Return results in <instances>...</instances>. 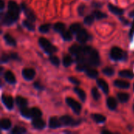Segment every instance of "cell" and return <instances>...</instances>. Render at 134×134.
Returning a JSON list of instances; mask_svg holds the SVG:
<instances>
[{
  "label": "cell",
  "mask_w": 134,
  "mask_h": 134,
  "mask_svg": "<svg viewBox=\"0 0 134 134\" xmlns=\"http://www.w3.org/2000/svg\"><path fill=\"white\" fill-rule=\"evenodd\" d=\"M69 53L75 57L76 70L79 71H85L90 67H98L100 64L98 51L90 46L73 45L69 48Z\"/></svg>",
  "instance_id": "obj_1"
},
{
  "label": "cell",
  "mask_w": 134,
  "mask_h": 134,
  "mask_svg": "<svg viewBox=\"0 0 134 134\" xmlns=\"http://www.w3.org/2000/svg\"><path fill=\"white\" fill-rule=\"evenodd\" d=\"M38 44L40 46V47L44 50V52L46 54H53L54 53H56L57 51V48L56 46H54L48 39H46V38H38Z\"/></svg>",
  "instance_id": "obj_2"
},
{
  "label": "cell",
  "mask_w": 134,
  "mask_h": 134,
  "mask_svg": "<svg viewBox=\"0 0 134 134\" xmlns=\"http://www.w3.org/2000/svg\"><path fill=\"white\" fill-rule=\"evenodd\" d=\"M110 57L113 60H127V53L124 52L121 48L118 46H114L111 48L110 51Z\"/></svg>",
  "instance_id": "obj_3"
},
{
  "label": "cell",
  "mask_w": 134,
  "mask_h": 134,
  "mask_svg": "<svg viewBox=\"0 0 134 134\" xmlns=\"http://www.w3.org/2000/svg\"><path fill=\"white\" fill-rule=\"evenodd\" d=\"M19 18L18 15H16L14 13H13L10 11H7V13H5V14L2 16V24L4 25H12L13 24H14Z\"/></svg>",
  "instance_id": "obj_4"
},
{
  "label": "cell",
  "mask_w": 134,
  "mask_h": 134,
  "mask_svg": "<svg viewBox=\"0 0 134 134\" xmlns=\"http://www.w3.org/2000/svg\"><path fill=\"white\" fill-rule=\"evenodd\" d=\"M92 39V35L84 28H82L76 34V40L80 43H86Z\"/></svg>",
  "instance_id": "obj_5"
},
{
  "label": "cell",
  "mask_w": 134,
  "mask_h": 134,
  "mask_svg": "<svg viewBox=\"0 0 134 134\" xmlns=\"http://www.w3.org/2000/svg\"><path fill=\"white\" fill-rule=\"evenodd\" d=\"M66 104L72 109V111L77 114V115H79L81 111H82V105L78 102L76 101L75 99L71 98V97H67L66 98Z\"/></svg>",
  "instance_id": "obj_6"
},
{
  "label": "cell",
  "mask_w": 134,
  "mask_h": 134,
  "mask_svg": "<svg viewBox=\"0 0 134 134\" xmlns=\"http://www.w3.org/2000/svg\"><path fill=\"white\" fill-rule=\"evenodd\" d=\"M60 122H62V124L64 126H78L79 125L81 122H82V120L81 119H79V120H75L72 117L69 116V115H63L60 118Z\"/></svg>",
  "instance_id": "obj_7"
},
{
  "label": "cell",
  "mask_w": 134,
  "mask_h": 134,
  "mask_svg": "<svg viewBox=\"0 0 134 134\" xmlns=\"http://www.w3.org/2000/svg\"><path fill=\"white\" fill-rule=\"evenodd\" d=\"M20 7H21V9L23 10V12L24 13L26 17L27 18V20H29L32 22H35L36 20V16H35V13L24 2H22L20 4Z\"/></svg>",
  "instance_id": "obj_8"
},
{
  "label": "cell",
  "mask_w": 134,
  "mask_h": 134,
  "mask_svg": "<svg viewBox=\"0 0 134 134\" xmlns=\"http://www.w3.org/2000/svg\"><path fill=\"white\" fill-rule=\"evenodd\" d=\"M22 76L25 80L31 81L35 76V71L33 68H24L22 71Z\"/></svg>",
  "instance_id": "obj_9"
},
{
  "label": "cell",
  "mask_w": 134,
  "mask_h": 134,
  "mask_svg": "<svg viewBox=\"0 0 134 134\" xmlns=\"http://www.w3.org/2000/svg\"><path fill=\"white\" fill-rule=\"evenodd\" d=\"M2 101L3 103V104L5 105V107L9 109V110H12L14 106V100L13 99V97H11L10 96H5V95H2Z\"/></svg>",
  "instance_id": "obj_10"
},
{
  "label": "cell",
  "mask_w": 134,
  "mask_h": 134,
  "mask_svg": "<svg viewBox=\"0 0 134 134\" xmlns=\"http://www.w3.org/2000/svg\"><path fill=\"white\" fill-rule=\"evenodd\" d=\"M20 9H21V7H20L15 1H12V0L9 1V2H8V10L9 11L20 16Z\"/></svg>",
  "instance_id": "obj_11"
},
{
  "label": "cell",
  "mask_w": 134,
  "mask_h": 134,
  "mask_svg": "<svg viewBox=\"0 0 134 134\" xmlns=\"http://www.w3.org/2000/svg\"><path fill=\"white\" fill-rule=\"evenodd\" d=\"M31 124H32L33 127L36 130H43L46 126V122L43 119H42L41 118L32 119Z\"/></svg>",
  "instance_id": "obj_12"
},
{
  "label": "cell",
  "mask_w": 134,
  "mask_h": 134,
  "mask_svg": "<svg viewBox=\"0 0 134 134\" xmlns=\"http://www.w3.org/2000/svg\"><path fill=\"white\" fill-rule=\"evenodd\" d=\"M62 122H60V120H59L56 117H50L49 119V127L50 129L55 130V129H58L62 126Z\"/></svg>",
  "instance_id": "obj_13"
},
{
  "label": "cell",
  "mask_w": 134,
  "mask_h": 134,
  "mask_svg": "<svg viewBox=\"0 0 134 134\" xmlns=\"http://www.w3.org/2000/svg\"><path fill=\"white\" fill-rule=\"evenodd\" d=\"M108 9L110 10L111 13H112L113 14L116 15V16H121L123 13H124V9L113 5V4H111L109 3L108 5Z\"/></svg>",
  "instance_id": "obj_14"
},
{
  "label": "cell",
  "mask_w": 134,
  "mask_h": 134,
  "mask_svg": "<svg viewBox=\"0 0 134 134\" xmlns=\"http://www.w3.org/2000/svg\"><path fill=\"white\" fill-rule=\"evenodd\" d=\"M4 79H5V82H7L9 84H12V85H13L16 82V77L11 71H6L4 73Z\"/></svg>",
  "instance_id": "obj_15"
},
{
  "label": "cell",
  "mask_w": 134,
  "mask_h": 134,
  "mask_svg": "<svg viewBox=\"0 0 134 134\" xmlns=\"http://www.w3.org/2000/svg\"><path fill=\"white\" fill-rule=\"evenodd\" d=\"M97 83L98 86L102 90V91L105 94H108L109 93V86H108V84L106 81H104L102 79H98L97 80Z\"/></svg>",
  "instance_id": "obj_16"
},
{
  "label": "cell",
  "mask_w": 134,
  "mask_h": 134,
  "mask_svg": "<svg viewBox=\"0 0 134 134\" xmlns=\"http://www.w3.org/2000/svg\"><path fill=\"white\" fill-rule=\"evenodd\" d=\"M107 106L108 108L111 110V111H115L118 106V102L117 100L114 98V97H109L108 99H107Z\"/></svg>",
  "instance_id": "obj_17"
},
{
  "label": "cell",
  "mask_w": 134,
  "mask_h": 134,
  "mask_svg": "<svg viewBox=\"0 0 134 134\" xmlns=\"http://www.w3.org/2000/svg\"><path fill=\"white\" fill-rule=\"evenodd\" d=\"M85 73H86V75L88 77H90V79H97V78L98 77V75H99L98 71H97L96 69L93 68V67L88 68L85 71Z\"/></svg>",
  "instance_id": "obj_18"
},
{
  "label": "cell",
  "mask_w": 134,
  "mask_h": 134,
  "mask_svg": "<svg viewBox=\"0 0 134 134\" xmlns=\"http://www.w3.org/2000/svg\"><path fill=\"white\" fill-rule=\"evenodd\" d=\"M15 101H16V105H17L20 108L27 107V104H28L27 100L26 98H24V97H20V96L16 97V99H15Z\"/></svg>",
  "instance_id": "obj_19"
},
{
  "label": "cell",
  "mask_w": 134,
  "mask_h": 134,
  "mask_svg": "<svg viewBox=\"0 0 134 134\" xmlns=\"http://www.w3.org/2000/svg\"><path fill=\"white\" fill-rule=\"evenodd\" d=\"M91 119L97 123H104L106 121V117L100 114H92Z\"/></svg>",
  "instance_id": "obj_20"
},
{
  "label": "cell",
  "mask_w": 134,
  "mask_h": 134,
  "mask_svg": "<svg viewBox=\"0 0 134 134\" xmlns=\"http://www.w3.org/2000/svg\"><path fill=\"white\" fill-rule=\"evenodd\" d=\"M4 40L5 42V43L9 46H16V40L14 39V38H13V36H11L9 34L6 33L4 35Z\"/></svg>",
  "instance_id": "obj_21"
},
{
  "label": "cell",
  "mask_w": 134,
  "mask_h": 134,
  "mask_svg": "<svg viewBox=\"0 0 134 134\" xmlns=\"http://www.w3.org/2000/svg\"><path fill=\"white\" fill-rule=\"evenodd\" d=\"M114 85L120 89H128L130 86V84L128 82H126L124 80H115L114 82Z\"/></svg>",
  "instance_id": "obj_22"
},
{
  "label": "cell",
  "mask_w": 134,
  "mask_h": 134,
  "mask_svg": "<svg viewBox=\"0 0 134 134\" xmlns=\"http://www.w3.org/2000/svg\"><path fill=\"white\" fill-rule=\"evenodd\" d=\"M130 94L127 93H117V98L119 100V102L124 104L129 101L130 100Z\"/></svg>",
  "instance_id": "obj_23"
},
{
  "label": "cell",
  "mask_w": 134,
  "mask_h": 134,
  "mask_svg": "<svg viewBox=\"0 0 134 134\" xmlns=\"http://www.w3.org/2000/svg\"><path fill=\"white\" fill-rule=\"evenodd\" d=\"M119 75L122 78H126V79H133L134 73L130 70H122L119 72Z\"/></svg>",
  "instance_id": "obj_24"
},
{
  "label": "cell",
  "mask_w": 134,
  "mask_h": 134,
  "mask_svg": "<svg viewBox=\"0 0 134 134\" xmlns=\"http://www.w3.org/2000/svg\"><path fill=\"white\" fill-rule=\"evenodd\" d=\"M74 91H75V93H77V95L79 96V99L82 102H84L86 100V93H85V91L83 90H82V89H80L79 87H75L74 88Z\"/></svg>",
  "instance_id": "obj_25"
},
{
  "label": "cell",
  "mask_w": 134,
  "mask_h": 134,
  "mask_svg": "<svg viewBox=\"0 0 134 134\" xmlns=\"http://www.w3.org/2000/svg\"><path fill=\"white\" fill-rule=\"evenodd\" d=\"M20 112L21 115H22L24 118H26V119H31V109H29L27 107H24V108H20Z\"/></svg>",
  "instance_id": "obj_26"
},
{
  "label": "cell",
  "mask_w": 134,
  "mask_h": 134,
  "mask_svg": "<svg viewBox=\"0 0 134 134\" xmlns=\"http://www.w3.org/2000/svg\"><path fill=\"white\" fill-rule=\"evenodd\" d=\"M12 123L9 119H2L1 120V128L3 130H8L11 128Z\"/></svg>",
  "instance_id": "obj_27"
},
{
  "label": "cell",
  "mask_w": 134,
  "mask_h": 134,
  "mask_svg": "<svg viewBox=\"0 0 134 134\" xmlns=\"http://www.w3.org/2000/svg\"><path fill=\"white\" fill-rule=\"evenodd\" d=\"M53 30H54L56 32H58V33L62 34V33L65 31V24H63V23H61V22L56 23V24L53 25Z\"/></svg>",
  "instance_id": "obj_28"
},
{
  "label": "cell",
  "mask_w": 134,
  "mask_h": 134,
  "mask_svg": "<svg viewBox=\"0 0 134 134\" xmlns=\"http://www.w3.org/2000/svg\"><path fill=\"white\" fill-rule=\"evenodd\" d=\"M31 119H38L41 118L42 115V113L41 110L38 108H32L31 109Z\"/></svg>",
  "instance_id": "obj_29"
},
{
  "label": "cell",
  "mask_w": 134,
  "mask_h": 134,
  "mask_svg": "<svg viewBox=\"0 0 134 134\" xmlns=\"http://www.w3.org/2000/svg\"><path fill=\"white\" fill-rule=\"evenodd\" d=\"M23 25L24 27H26L28 31H34L35 30V25L33 24V22L29 20H24L23 21Z\"/></svg>",
  "instance_id": "obj_30"
},
{
  "label": "cell",
  "mask_w": 134,
  "mask_h": 134,
  "mask_svg": "<svg viewBox=\"0 0 134 134\" xmlns=\"http://www.w3.org/2000/svg\"><path fill=\"white\" fill-rule=\"evenodd\" d=\"M82 28V26H81L80 24H79V23H75V24H72L70 26L69 30L72 32V34L76 35Z\"/></svg>",
  "instance_id": "obj_31"
},
{
  "label": "cell",
  "mask_w": 134,
  "mask_h": 134,
  "mask_svg": "<svg viewBox=\"0 0 134 134\" xmlns=\"http://www.w3.org/2000/svg\"><path fill=\"white\" fill-rule=\"evenodd\" d=\"M92 14L94 16V17L97 19V20H100V19H104V18H107L108 17V15L100 10H94L93 11Z\"/></svg>",
  "instance_id": "obj_32"
},
{
  "label": "cell",
  "mask_w": 134,
  "mask_h": 134,
  "mask_svg": "<svg viewBox=\"0 0 134 134\" xmlns=\"http://www.w3.org/2000/svg\"><path fill=\"white\" fill-rule=\"evenodd\" d=\"M27 131L25 128L21 127V126H14L13 128V130H11V133L12 134H22V133H26Z\"/></svg>",
  "instance_id": "obj_33"
},
{
  "label": "cell",
  "mask_w": 134,
  "mask_h": 134,
  "mask_svg": "<svg viewBox=\"0 0 134 134\" xmlns=\"http://www.w3.org/2000/svg\"><path fill=\"white\" fill-rule=\"evenodd\" d=\"M73 62H74V60H73L72 57L71 56H69V55H66L63 58V65L65 68H68L69 66H71Z\"/></svg>",
  "instance_id": "obj_34"
},
{
  "label": "cell",
  "mask_w": 134,
  "mask_h": 134,
  "mask_svg": "<svg viewBox=\"0 0 134 134\" xmlns=\"http://www.w3.org/2000/svg\"><path fill=\"white\" fill-rule=\"evenodd\" d=\"M62 38L64 41H71L72 39V32L69 30V31H64L62 34Z\"/></svg>",
  "instance_id": "obj_35"
},
{
  "label": "cell",
  "mask_w": 134,
  "mask_h": 134,
  "mask_svg": "<svg viewBox=\"0 0 134 134\" xmlns=\"http://www.w3.org/2000/svg\"><path fill=\"white\" fill-rule=\"evenodd\" d=\"M50 27H51L50 24H42V25L39 26L38 30L42 33H47L49 31Z\"/></svg>",
  "instance_id": "obj_36"
},
{
  "label": "cell",
  "mask_w": 134,
  "mask_h": 134,
  "mask_svg": "<svg viewBox=\"0 0 134 134\" xmlns=\"http://www.w3.org/2000/svg\"><path fill=\"white\" fill-rule=\"evenodd\" d=\"M94 19H96V18L94 17V16L93 14L88 15L84 19V24H86V25H91L94 22Z\"/></svg>",
  "instance_id": "obj_37"
},
{
  "label": "cell",
  "mask_w": 134,
  "mask_h": 134,
  "mask_svg": "<svg viewBox=\"0 0 134 134\" xmlns=\"http://www.w3.org/2000/svg\"><path fill=\"white\" fill-rule=\"evenodd\" d=\"M102 72L107 75V76H112L114 74H115V70L112 68H110V67H106L104 68L103 70H102Z\"/></svg>",
  "instance_id": "obj_38"
},
{
  "label": "cell",
  "mask_w": 134,
  "mask_h": 134,
  "mask_svg": "<svg viewBox=\"0 0 134 134\" xmlns=\"http://www.w3.org/2000/svg\"><path fill=\"white\" fill-rule=\"evenodd\" d=\"M91 93H92V97L95 100H99L100 99V94L98 91V90L96 87H93L91 90Z\"/></svg>",
  "instance_id": "obj_39"
},
{
  "label": "cell",
  "mask_w": 134,
  "mask_h": 134,
  "mask_svg": "<svg viewBox=\"0 0 134 134\" xmlns=\"http://www.w3.org/2000/svg\"><path fill=\"white\" fill-rule=\"evenodd\" d=\"M49 59V61L51 62L52 64H53L54 66H57V67L59 66L60 60H59V58L57 57H56V56H50Z\"/></svg>",
  "instance_id": "obj_40"
},
{
  "label": "cell",
  "mask_w": 134,
  "mask_h": 134,
  "mask_svg": "<svg viewBox=\"0 0 134 134\" xmlns=\"http://www.w3.org/2000/svg\"><path fill=\"white\" fill-rule=\"evenodd\" d=\"M86 10V5L84 4H81L79 7H78V13L79 14V16H83L84 13Z\"/></svg>",
  "instance_id": "obj_41"
},
{
  "label": "cell",
  "mask_w": 134,
  "mask_h": 134,
  "mask_svg": "<svg viewBox=\"0 0 134 134\" xmlns=\"http://www.w3.org/2000/svg\"><path fill=\"white\" fill-rule=\"evenodd\" d=\"M9 60H10L9 55H7V54H5V53H2V57H1V62H2V64L8 62Z\"/></svg>",
  "instance_id": "obj_42"
},
{
  "label": "cell",
  "mask_w": 134,
  "mask_h": 134,
  "mask_svg": "<svg viewBox=\"0 0 134 134\" xmlns=\"http://www.w3.org/2000/svg\"><path fill=\"white\" fill-rule=\"evenodd\" d=\"M9 57H10V60H16V61L20 60V57L16 53H11L9 54Z\"/></svg>",
  "instance_id": "obj_43"
},
{
  "label": "cell",
  "mask_w": 134,
  "mask_h": 134,
  "mask_svg": "<svg viewBox=\"0 0 134 134\" xmlns=\"http://www.w3.org/2000/svg\"><path fill=\"white\" fill-rule=\"evenodd\" d=\"M33 86H34V87H35L37 90L42 91V90H44V86H43L40 82H34Z\"/></svg>",
  "instance_id": "obj_44"
},
{
  "label": "cell",
  "mask_w": 134,
  "mask_h": 134,
  "mask_svg": "<svg viewBox=\"0 0 134 134\" xmlns=\"http://www.w3.org/2000/svg\"><path fill=\"white\" fill-rule=\"evenodd\" d=\"M68 79H69V81H70L71 83H73L74 85H76V86L80 85V81H79L78 79L75 78V77H72V76H71V77H69Z\"/></svg>",
  "instance_id": "obj_45"
},
{
  "label": "cell",
  "mask_w": 134,
  "mask_h": 134,
  "mask_svg": "<svg viewBox=\"0 0 134 134\" xmlns=\"http://www.w3.org/2000/svg\"><path fill=\"white\" fill-rule=\"evenodd\" d=\"M133 35H134V20H133V22L132 23L131 29H130V39H132V38H133Z\"/></svg>",
  "instance_id": "obj_46"
},
{
  "label": "cell",
  "mask_w": 134,
  "mask_h": 134,
  "mask_svg": "<svg viewBox=\"0 0 134 134\" xmlns=\"http://www.w3.org/2000/svg\"><path fill=\"white\" fill-rule=\"evenodd\" d=\"M92 5L93 6H94L95 8H100L101 6H102V4H100V3H99V2H93V4H92Z\"/></svg>",
  "instance_id": "obj_47"
},
{
  "label": "cell",
  "mask_w": 134,
  "mask_h": 134,
  "mask_svg": "<svg viewBox=\"0 0 134 134\" xmlns=\"http://www.w3.org/2000/svg\"><path fill=\"white\" fill-rule=\"evenodd\" d=\"M119 19H120V20H121V21H122L125 25H128V24H130V22H129L127 20H126L125 18H123V17H122V16H120V17H119Z\"/></svg>",
  "instance_id": "obj_48"
},
{
  "label": "cell",
  "mask_w": 134,
  "mask_h": 134,
  "mask_svg": "<svg viewBox=\"0 0 134 134\" xmlns=\"http://www.w3.org/2000/svg\"><path fill=\"white\" fill-rule=\"evenodd\" d=\"M101 133H105V134H111V132H110V131H108V130H101V132H100Z\"/></svg>",
  "instance_id": "obj_49"
},
{
  "label": "cell",
  "mask_w": 134,
  "mask_h": 134,
  "mask_svg": "<svg viewBox=\"0 0 134 134\" xmlns=\"http://www.w3.org/2000/svg\"><path fill=\"white\" fill-rule=\"evenodd\" d=\"M0 1H1V7H0V9H1V10H2L4 9V6H5V2H4V0H0Z\"/></svg>",
  "instance_id": "obj_50"
},
{
  "label": "cell",
  "mask_w": 134,
  "mask_h": 134,
  "mask_svg": "<svg viewBox=\"0 0 134 134\" xmlns=\"http://www.w3.org/2000/svg\"><path fill=\"white\" fill-rule=\"evenodd\" d=\"M129 15H130V16H131V17H133L134 18V10H133L132 12H130Z\"/></svg>",
  "instance_id": "obj_51"
},
{
  "label": "cell",
  "mask_w": 134,
  "mask_h": 134,
  "mask_svg": "<svg viewBox=\"0 0 134 134\" xmlns=\"http://www.w3.org/2000/svg\"><path fill=\"white\" fill-rule=\"evenodd\" d=\"M133 111H134V104H133Z\"/></svg>",
  "instance_id": "obj_52"
},
{
  "label": "cell",
  "mask_w": 134,
  "mask_h": 134,
  "mask_svg": "<svg viewBox=\"0 0 134 134\" xmlns=\"http://www.w3.org/2000/svg\"><path fill=\"white\" fill-rule=\"evenodd\" d=\"M133 90H134V84H133Z\"/></svg>",
  "instance_id": "obj_53"
}]
</instances>
